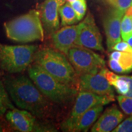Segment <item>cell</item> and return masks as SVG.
Listing matches in <instances>:
<instances>
[{
	"label": "cell",
	"mask_w": 132,
	"mask_h": 132,
	"mask_svg": "<svg viewBox=\"0 0 132 132\" xmlns=\"http://www.w3.org/2000/svg\"><path fill=\"white\" fill-rule=\"evenodd\" d=\"M103 110V105H96L85 113L78 120L72 131H87L98 119Z\"/></svg>",
	"instance_id": "obj_15"
},
{
	"label": "cell",
	"mask_w": 132,
	"mask_h": 132,
	"mask_svg": "<svg viewBox=\"0 0 132 132\" xmlns=\"http://www.w3.org/2000/svg\"><path fill=\"white\" fill-rule=\"evenodd\" d=\"M110 85L114 87L117 92L122 95H125L129 90L128 82L123 79L120 78L119 75H118V78L112 82Z\"/></svg>",
	"instance_id": "obj_22"
},
{
	"label": "cell",
	"mask_w": 132,
	"mask_h": 132,
	"mask_svg": "<svg viewBox=\"0 0 132 132\" xmlns=\"http://www.w3.org/2000/svg\"><path fill=\"white\" fill-rule=\"evenodd\" d=\"M28 72L29 77L40 92L54 103H67L77 95V88L60 81L37 64L29 66Z\"/></svg>",
	"instance_id": "obj_4"
},
{
	"label": "cell",
	"mask_w": 132,
	"mask_h": 132,
	"mask_svg": "<svg viewBox=\"0 0 132 132\" xmlns=\"http://www.w3.org/2000/svg\"><path fill=\"white\" fill-rule=\"evenodd\" d=\"M59 12L61 20V26L62 27L73 25L79 22L77 14L69 2L67 1L62 6H61Z\"/></svg>",
	"instance_id": "obj_16"
},
{
	"label": "cell",
	"mask_w": 132,
	"mask_h": 132,
	"mask_svg": "<svg viewBox=\"0 0 132 132\" xmlns=\"http://www.w3.org/2000/svg\"><path fill=\"white\" fill-rule=\"evenodd\" d=\"M5 87L15 104L36 117L42 118L47 114L49 102L30 78L21 75L3 78Z\"/></svg>",
	"instance_id": "obj_1"
},
{
	"label": "cell",
	"mask_w": 132,
	"mask_h": 132,
	"mask_svg": "<svg viewBox=\"0 0 132 132\" xmlns=\"http://www.w3.org/2000/svg\"><path fill=\"white\" fill-rule=\"evenodd\" d=\"M4 131V127H3V123L0 122V132H2Z\"/></svg>",
	"instance_id": "obj_30"
},
{
	"label": "cell",
	"mask_w": 132,
	"mask_h": 132,
	"mask_svg": "<svg viewBox=\"0 0 132 132\" xmlns=\"http://www.w3.org/2000/svg\"><path fill=\"white\" fill-rule=\"evenodd\" d=\"M66 0H45L39 6L40 19L46 35H51L60 28L59 10Z\"/></svg>",
	"instance_id": "obj_11"
},
{
	"label": "cell",
	"mask_w": 132,
	"mask_h": 132,
	"mask_svg": "<svg viewBox=\"0 0 132 132\" xmlns=\"http://www.w3.org/2000/svg\"><path fill=\"white\" fill-rule=\"evenodd\" d=\"M119 105L122 110L128 115H132V98L124 95L117 97Z\"/></svg>",
	"instance_id": "obj_21"
},
{
	"label": "cell",
	"mask_w": 132,
	"mask_h": 132,
	"mask_svg": "<svg viewBox=\"0 0 132 132\" xmlns=\"http://www.w3.org/2000/svg\"><path fill=\"white\" fill-rule=\"evenodd\" d=\"M6 119L16 131L20 132L56 131L50 125L40 123L36 117L27 110H20L15 108L5 114Z\"/></svg>",
	"instance_id": "obj_8"
},
{
	"label": "cell",
	"mask_w": 132,
	"mask_h": 132,
	"mask_svg": "<svg viewBox=\"0 0 132 132\" xmlns=\"http://www.w3.org/2000/svg\"><path fill=\"white\" fill-rule=\"evenodd\" d=\"M80 24L76 45L103 52L105 50L102 44V37L93 16L89 13Z\"/></svg>",
	"instance_id": "obj_9"
},
{
	"label": "cell",
	"mask_w": 132,
	"mask_h": 132,
	"mask_svg": "<svg viewBox=\"0 0 132 132\" xmlns=\"http://www.w3.org/2000/svg\"><path fill=\"white\" fill-rule=\"evenodd\" d=\"M126 42L128 43V45H129L130 47L132 48V35L130 36V37L128 38L127 40H126Z\"/></svg>",
	"instance_id": "obj_28"
},
{
	"label": "cell",
	"mask_w": 132,
	"mask_h": 132,
	"mask_svg": "<svg viewBox=\"0 0 132 132\" xmlns=\"http://www.w3.org/2000/svg\"><path fill=\"white\" fill-rule=\"evenodd\" d=\"M78 87L80 91L114 97L113 87L101 70L97 73H86L79 76Z\"/></svg>",
	"instance_id": "obj_10"
},
{
	"label": "cell",
	"mask_w": 132,
	"mask_h": 132,
	"mask_svg": "<svg viewBox=\"0 0 132 132\" xmlns=\"http://www.w3.org/2000/svg\"><path fill=\"white\" fill-rule=\"evenodd\" d=\"M124 116L116 106L106 108L91 128L92 132L111 131L122 121Z\"/></svg>",
	"instance_id": "obj_14"
},
{
	"label": "cell",
	"mask_w": 132,
	"mask_h": 132,
	"mask_svg": "<svg viewBox=\"0 0 132 132\" xmlns=\"http://www.w3.org/2000/svg\"><path fill=\"white\" fill-rule=\"evenodd\" d=\"M3 75V70L1 67V65H0V79H1L2 76Z\"/></svg>",
	"instance_id": "obj_31"
},
{
	"label": "cell",
	"mask_w": 132,
	"mask_h": 132,
	"mask_svg": "<svg viewBox=\"0 0 132 132\" xmlns=\"http://www.w3.org/2000/svg\"><path fill=\"white\" fill-rule=\"evenodd\" d=\"M80 27V23L63 26L51 34L54 48L67 56L69 50L76 45Z\"/></svg>",
	"instance_id": "obj_13"
},
{
	"label": "cell",
	"mask_w": 132,
	"mask_h": 132,
	"mask_svg": "<svg viewBox=\"0 0 132 132\" xmlns=\"http://www.w3.org/2000/svg\"><path fill=\"white\" fill-rule=\"evenodd\" d=\"M108 65L110 66V69H111L112 70L114 71L115 72L119 73H123L122 69H121V67H120L117 61L114 60V59L110 58L108 61Z\"/></svg>",
	"instance_id": "obj_26"
},
{
	"label": "cell",
	"mask_w": 132,
	"mask_h": 132,
	"mask_svg": "<svg viewBox=\"0 0 132 132\" xmlns=\"http://www.w3.org/2000/svg\"><path fill=\"white\" fill-rule=\"evenodd\" d=\"M6 36L10 40L20 43L43 41L44 29L39 10L31 9L26 14L4 23Z\"/></svg>",
	"instance_id": "obj_3"
},
{
	"label": "cell",
	"mask_w": 132,
	"mask_h": 132,
	"mask_svg": "<svg viewBox=\"0 0 132 132\" xmlns=\"http://www.w3.org/2000/svg\"><path fill=\"white\" fill-rule=\"evenodd\" d=\"M65 56L56 49L43 48L38 50L34 62L63 83L78 86V75Z\"/></svg>",
	"instance_id": "obj_2"
},
{
	"label": "cell",
	"mask_w": 132,
	"mask_h": 132,
	"mask_svg": "<svg viewBox=\"0 0 132 132\" xmlns=\"http://www.w3.org/2000/svg\"><path fill=\"white\" fill-rule=\"evenodd\" d=\"M112 131L132 132V116L120 123Z\"/></svg>",
	"instance_id": "obj_24"
},
{
	"label": "cell",
	"mask_w": 132,
	"mask_h": 132,
	"mask_svg": "<svg viewBox=\"0 0 132 132\" xmlns=\"http://www.w3.org/2000/svg\"><path fill=\"white\" fill-rule=\"evenodd\" d=\"M12 102L10 100L3 80L0 79V118L3 117L8 110L14 109Z\"/></svg>",
	"instance_id": "obj_18"
},
{
	"label": "cell",
	"mask_w": 132,
	"mask_h": 132,
	"mask_svg": "<svg viewBox=\"0 0 132 132\" xmlns=\"http://www.w3.org/2000/svg\"><path fill=\"white\" fill-rule=\"evenodd\" d=\"M110 58L117 61L123 70V73L132 71V53L115 51L110 55Z\"/></svg>",
	"instance_id": "obj_17"
},
{
	"label": "cell",
	"mask_w": 132,
	"mask_h": 132,
	"mask_svg": "<svg viewBox=\"0 0 132 132\" xmlns=\"http://www.w3.org/2000/svg\"><path fill=\"white\" fill-rule=\"evenodd\" d=\"M125 14L121 10L113 7L105 16L103 26L109 51H112L113 46L121 41V21Z\"/></svg>",
	"instance_id": "obj_12"
},
{
	"label": "cell",
	"mask_w": 132,
	"mask_h": 132,
	"mask_svg": "<svg viewBox=\"0 0 132 132\" xmlns=\"http://www.w3.org/2000/svg\"><path fill=\"white\" fill-rule=\"evenodd\" d=\"M113 7L120 9L123 12L126 11L131 6L132 0H106Z\"/></svg>",
	"instance_id": "obj_23"
},
{
	"label": "cell",
	"mask_w": 132,
	"mask_h": 132,
	"mask_svg": "<svg viewBox=\"0 0 132 132\" xmlns=\"http://www.w3.org/2000/svg\"><path fill=\"white\" fill-rule=\"evenodd\" d=\"M132 35V16L125 14L121 21V37L126 41Z\"/></svg>",
	"instance_id": "obj_19"
},
{
	"label": "cell",
	"mask_w": 132,
	"mask_h": 132,
	"mask_svg": "<svg viewBox=\"0 0 132 132\" xmlns=\"http://www.w3.org/2000/svg\"><path fill=\"white\" fill-rule=\"evenodd\" d=\"M120 78L123 79L125 81H127L129 84V90H128V93L125 95V96H127L132 98V76H119Z\"/></svg>",
	"instance_id": "obj_27"
},
{
	"label": "cell",
	"mask_w": 132,
	"mask_h": 132,
	"mask_svg": "<svg viewBox=\"0 0 132 132\" xmlns=\"http://www.w3.org/2000/svg\"><path fill=\"white\" fill-rule=\"evenodd\" d=\"M131 6H132V3H131Z\"/></svg>",
	"instance_id": "obj_33"
},
{
	"label": "cell",
	"mask_w": 132,
	"mask_h": 132,
	"mask_svg": "<svg viewBox=\"0 0 132 132\" xmlns=\"http://www.w3.org/2000/svg\"><path fill=\"white\" fill-rule=\"evenodd\" d=\"M112 50L119 51V52H131L132 48L128 45V44L126 41H120L116 44L113 46Z\"/></svg>",
	"instance_id": "obj_25"
},
{
	"label": "cell",
	"mask_w": 132,
	"mask_h": 132,
	"mask_svg": "<svg viewBox=\"0 0 132 132\" xmlns=\"http://www.w3.org/2000/svg\"><path fill=\"white\" fill-rule=\"evenodd\" d=\"M70 4L77 14L79 21H81L86 13L87 4L86 0H77Z\"/></svg>",
	"instance_id": "obj_20"
},
{
	"label": "cell",
	"mask_w": 132,
	"mask_h": 132,
	"mask_svg": "<svg viewBox=\"0 0 132 132\" xmlns=\"http://www.w3.org/2000/svg\"><path fill=\"white\" fill-rule=\"evenodd\" d=\"M114 100V97L100 95L87 91H80L70 116L61 125L64 131H72L84 113L96 105H105Z\"/></svg>",
	"instance_id": "obj_7"
},
{
	"label": "cell",
	"mask_w": 132,
	"mask_h": 132,
	"mask_svg": "<svg viewBox=\"0 0 132 132\" xmlns=\"http://www.w3.org/2000/svg\"><path fill=\"white\" fill-rule=\"evenodd\" d=\"M38 50L35 45H9L0 43L1 67L10 73L23 72L34 61Z\"/></svg>",
	"instance_id": "obj_5"
},
{
	"label": "cell",
	"mask_w": 132,
	"mask_h": 132,
	"mask_svg": "<svg viewBox=\"0 0 132 132\" xmlns=\"http://www.w3.org/2000/svg\"><path fill=\"white\" fill-rule=\"evenodd\" d=\"M125 14H127L132 16V6H131V7H130L129 9H128L127 11H126Z\"/></svg>",
	"instance_id": "obj_29"
},
{
	"label": "cell",
	"mask_w": 132,
	"mask_h": 132,
	"mask_svg": "<svg viewBox=\"0 0 132 132\" xmlns=\"http://www.w3.org/2000/svg\"><path fill=\"white\" fill-rule=\"evenodd\" d=\"M67 56L78 76L97 73L105 67V60L101 56L82 46H73Z\"/></svg>",
	"instance_id": "obj_6"
},
{
	"label": "cell",
	"mask_w": 132,
	"mask_h": 132,
	"mask_svg": "<svg viewBox=\"0 0 132 132\" xmlns=\"http://www.w3.org/2000/svg\"><path fill=\"white\" fill-rule=\"evenodd\" d=\"M66 1H67V2H69L70 3H73V2H74V1H77V0H66Z\"/></svg>",
	"instance_id": "obj_32"
}]
</instances>
